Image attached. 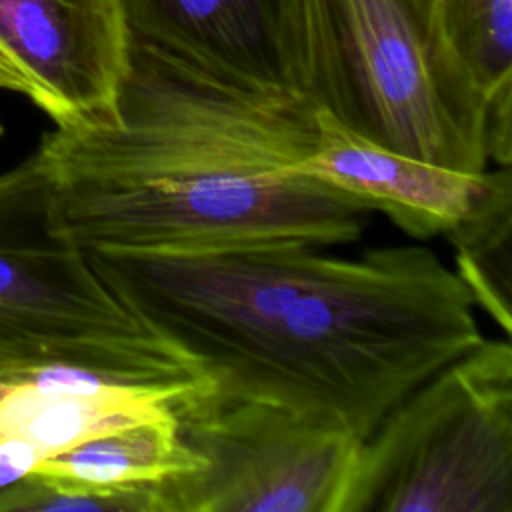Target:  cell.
<instances>
[{"label":"cell","mask_w":512,"mask_h":512,"mask_svg":"<svg viewBox=\"0 0 512 512\" xmlns=\"http://www.w3.org/2000/svg\"><path fill=\"white\" fill-rule=\"evenodd\" d=\"M202 458L184 442L176 410L94 436L42 460L32 472L84 488H136L194 472Z\"/></svg>","instance_id":"8fae6325"},{"label":"cell","mask_w":512,"mask_h":512,"mask_svg":"<svg viewBox=\"0 0 512 512\" xmlns=\"http://www.w3.org/2000/svg\"><path fill=\"white\" fill-rule=\"evenodd\" d=\"M436 10L488 110L512 102V0H436Z\"/></svg>","instance_id":"4fadbf2b"},{"label":"cell","mask_w":512,"mask_h":512,"mask_svg":"<svg viewBox=\"0 0 512 512\" xmlns=\"http://www.w3.org/2000/svg\"><path fill=\"white\" fill-rule=\"evenodd\" d=\"M456 252V276L480 306L510 336L512 286V170L496 166L482 202L444 234Z\"/></svg>","instance_id":"7c38bea8"},{"label":"cell","mask_w":512,"mask_h":512,"mask_svg":"<svg viewBox=\"0 0 512 512\" xmlns=\"http://www.w3.org/2000/svg\"><path fill=\"white\" fill-rule=\"evenodd\" d=\"M342 512H512L510 336H482L380 420Z\"/></svg>","instance_id":"5b68a950"},{"label":"cell","mask_w":512,"mask_h":512,"mask_svg":"<svg viewBox=\"0 0 512 512\" xmlns=\"http://www.w3.org/2000/svg\"><path fill=\"white\" fill-rule=\"evenodd\" d=\"M44 360L212 392L200 364L134 314L58 228L34 150L0 172V366Z\"/></svg>","instance_id":"277c9868"},{"label":"cell","mask_w":512,"mask_h":512,"mask_svg":"<svg viewBox=\"0 0 512 512\" xmlns=\"http://www.w3.org/2000/svg\"><path fill=\"white\" fill-rule=\"evenodd\" d=\"M206 394V388L146 384L72 362L2 364L0 442H22L46 460Z\"/></svg>","instance_id":"9c48e42d"},{"label":"cell","mask_w":512,"mask_h":512,"mask_svg":"<svg viewBox=\"0 0 512 512\" xmlns=\"http://www.w3.org/2000/svg\"><path fill=\"white\" fill-rule=\"evenodd\" d=\"M0 90H12V92H18V84L16 80L10 76V72L0 64ZM4 134V126L0 122V138Z\"/></svg>","instance_id":"2e32d148"},{"label":"cell","mask_w":512,"mask_h":512,"mask_svg":"<svg viewBox=\"0 0 512 512\" xmlns=\"http://www.w3.org/2000/svg\"><path fill=\"white\" fill-rule=\"evenodd\" d=\"M122 10L130 48L226 82L302 92L298 0H122Z\"/></svg>","instance_id":"ba28073f"},{"label":"cell","mask_w":512,"mask_h":512,"mask_svg":"<svg viewBox=\"0 0 512 512\" xmlns=\"http://www.w3.org/2000/svg\"><path fill=\"white\" fill-rule=\"evenodd\" d=\"M194 472L160 484L164 512H342L360 442L276 402L194 398L176 408Z\"/></svg>","instance_id":"8992f818"},{"label":"cell","mask_w":512,"mask_h":512,"mask_svg":"<svg viewBox=\"0 0 512 512\" xmlns=\"http://www.w3.org/2000/svg\"><path fill=\"white\" fill-rule=\"evenodd\" d=\"M0 512H164L160 484L84 488L30 472L0 490Z\"/></svg>","instance_id":"5bb4252c"},{"label":"cell","mask_w":512,"mask_h":512,"mask_svg":"<svg viewBox=\"0 0 512 512\" xmlns=\"http://www.w3.org/2000/svg\"><path fill=\"white\" fill-rule=\"evenodd\" d=\"M102 282L190 354L214 398L276 402L364 440L482 332L424 246L358 258L304 242L196 254H86Z\"/></svg>","instance_id":"6da1fadb"},{"label":"cell","mask_w":512,"mask_h":512,"mask_svg":"<svg viewBox=\"0 0 512 512\" xmlns=\"http://www.w3.org/2000/svg\"><path fill=\"white\" fill-rule=\"evenodd\" d=\"M42 462L30 446L14 440L0 442V490L30 474Z\"/></svg>","instance_id":"9a60e30c"},{"label":"cell","mask_w":512,"mask_h":512,"mask_svg":"<svg viewBox=\"0 0 512 512\" xmlns=\"http://www.w3.org/2000/svg\"><path fill=\"white\" fill-rule=\"evenodd\" d=\"M128 62L122 0H0V64L54 126L108 112Z\"/></svg>","instance_id":"52a82bcc"},{"label":"cell","mask_w":512,"mask_h":512,"mask_svg":"<svg viewBox=\"0 0 512 512\" xmlns=\"http://www.w3.org/2000/svg\"><path fill=\"white\" fill-rule=\"evenodd\" d=\"M318 138L284 174L318 180L384 212L412 238L446 234L486 196L494 172L468 174L390 150L318 106Z\"/></svg>","instance_id":"30bf717a"},{"label":"cell","mask_w":512,"mask_h":512,"mask_svg":"<svg viewBox=\"0 0 512 512\" xmlns=\"http://www.w3.org/2000/svg\"><path fill=\"white\" fill-rule=\"evenodd\" d=\"M300 90L358 134L468 174L488 166V106L436 0H298Z\"/></svg>","instance_id":"3957f363"},{"label":"cell","mask_w":512,"mask_h":512,"mask_svg":"<svg viewBox=\"0 0 512 512\" xmlns=\"http://www.w3.org/2000/svg\"><path fill=\"white\" fill-rule=\"evenodd\" d=\"M318 104L130 48L112 108L36 146L58 228L84 254H196L356 242L370 206L284 174L312 152Z\"/></svg>","instance_id":"7a4b0ae2"}]
</instances>
